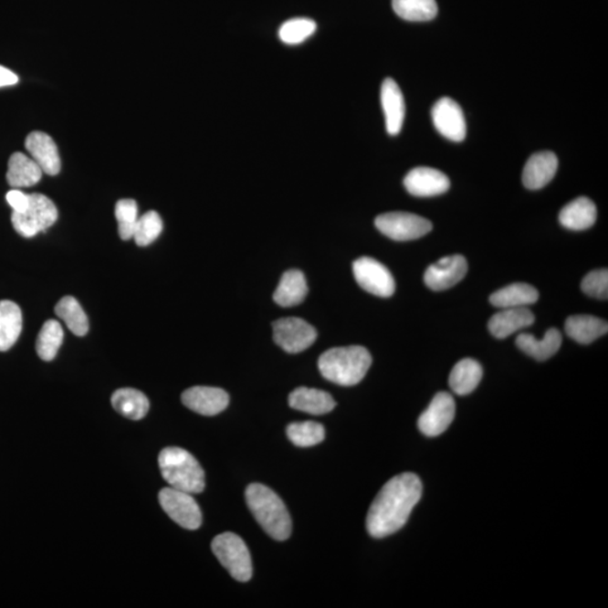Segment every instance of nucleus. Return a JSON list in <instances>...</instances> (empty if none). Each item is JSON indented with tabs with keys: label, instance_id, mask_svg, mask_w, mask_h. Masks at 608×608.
<instances>
[{
	"label": "nucleus",
	"instance_id": "1",
	"mask_svg": "<svg viewBox=\"0 0 608 608\" xmlns=\"http://www.w3.org/2000/svg\"><path fill=\"white\" fill-rule=\"evenodd\" d=\"M422 494V481L414 473H403L389 480L375 497L366 518L371 537L383 539L402 529Z\"/></svg>",
	"mask_w": 608,
	"mask_h": 608
},
{
	"label": "nucleus",
	"instance_id": "2",
	"mask_svg": "<svg viewBox=\"0 0 608 608\" xmlns=\"http://www.w3.org/2000/svg\"><path fill=\"white\" fill-rule=\"evenodd\" d=\"M371 364L370 351L362 346L336 347L325 351L318 361L323 378L342 387L360 383Z\"/></svg>",
	"mask_w": 608,
	"mask_h": 608
},
{
	"label": "nucleus",
	"instance_id": "3",
	"mask_svg": "<svg viewBox=\"0 0 608 608\" xmlns=\"http://www.w3.org/2000/svg\"><path fill=\"white\" fill-rule=\"evenodd\" d=\"M246 501L254 518L270 538L286 540L292 532V520L283 500L268 487L253 484L246 489Z\"/></svg>",
	"mask_w": 608,
	"mask_h": 608
},
{
	"label": "nucleus",
	"instance_id": "4",
	"mask_svg": "<svg viewBox=\"0 0 608 608\" xmlns=\"http://www.w3.org/2000/svg\"><path fill=\"white\" fill-rule=\"evenodd\" d=\"M159 467L163 479L173 489L195 495L205 488V475L200 463L183 448H163L159 455Z\"/></svg>",
	"mask_w": 608,
	"mask_h": 608
},
{
	"label": "nucleus",
	"instance_id": "5",
	"mask_svg": "<svg viewBox=\"0 0 608 608\" xmlns=\"http://www.w3.org/2000/svg\"><path fill=\"white\" fill-rule=\"evenodd\" d=\"M212 551L236 581L246 582L253 576L252 558L244 540L226 532L212 540Z\"/></svg>",
	"mask_w": 608,
	"mask_h": 608
},
{
	"label": "nucleus",
	"instance_id": "6",
	"mask_svg": "<svg viewBox=\"0 0 608 608\" xmlns=\"http://www.w3.org/2000/svg\"><path fill=\"white\" fill-rule=\"evenodd\" d=\"M58 219V210L49 197L43 194L30 195L28 207L22 214L13 212L12 224L14 229L24 238H32L42 231L50 228L56 224Z\"/></svg>",
	"mask_w": 608,
	"mask_h": 608
},
{
	"label": "nucleus",
	"instance_id": "7",
	"mask_svg": "<svg viewBox=\"0 0 608 608\" xmlns=\"http://www.w3.org/2000/svg\"><path fill=\"white\" fill-rule=\"evenodd\" d=\"M375 226L381 234L397 241L422 238L431 233L432 222L408 212H389L375 219Z\"/></svg>",
	"mask_w": 608,
	"mask_h": 608
},
{
	"label": "nucleus",
	"instance_id": "8",
	"mask_svg": "<svg viewBox=\"0 0 608 608\" xmlns=\"http://www.w3.org/2000/svg\"><path fill=\"white\" fill-rule=\"evenodd\" d=\"M274 341L289 354L306 351L317 340V331L300 318H283L273 323Z\"/></svg>",
	"mask_w": 608,
	"mask_h": 608
},
{
	"label": "nucleus",
	"instance_id": "9",
	"mask_svg": "<svg viewBox=\"0 0 608 608\" xmlns=\"http://www.w3.org/2000/svg\"><path fill=\"white\" fill-rule=\"evenodd\" d=\"M162 509L173 522L186 529L194 530L202 524V511L188 492L168 487L159 494Z\"/></svg>",
	"mask_w": 608,
	"mask_h": 608
},
{
	"label": "nucleus",
	"instance_id": "10",
	"mask_svg": "<svg viewBox=\"0 0 608 608\" xmlns=\"http://www.w3.org/2000/svg\"><path fill=\"white\" fill-rule=\"evenodd\" d=\"M356 282L366 292L381 298H389L395 291L393 274L378 260L371 257H361L353 264Z\"/></svg>",
	"mask_w": 608,
	"mask_h": 608
},
{
	"label": "nucleus",
	"instance_id": "11",
	"mask_svg": "<svg viewBox=\"0 0 608 608\" xmlns=\"http://www.w3.org/2000/svg\"><path fill=\"white\" fill-rule=\"evenodd\" d=\"M456 417V402L447 393H439L418 419V428L424 435H442Z\"/></svg>",
	"mask_w": 608,
	"mask_h": 608
},
{
	"label": "nucleus",
	"instance_id": "12",
	"mask_svg": "<svg viewBox=\"0 0 608 608\" xmlns=\"http://www.w3.org/2000/svg\"><path fill=\"white\" fill-rule=\"evenodd\" d=\"M434 125L439 133L452 142H461L466 135L465 114L460 105L448 98L436 101L432 110Z\"/></svg>",
	"mask_w": 608,
	"mask_h": 608
},
{
	"label": "nucleus",
	"instance_id": "13",
	"mask_svg": "<svg viewBox=\"0 0 608 608\" xmlns=\"http://www.w3.org/2000/svg\"><path fill=\"white\" fill-rule=\"evenodd\" d=\"M466 273V259L461 255H452L431 265L425 273L424 281L433 291H444L456 286Z\"/></svg>",
	"mask_w": 608,
	"mask_h": 608
},
{
	"label": "nucleus",
	"instance_id": "14",
	"mask_svg": "<svg viewBox=\"0 0 608 608\" xmlns=\"http://www.w3.org/2000/svg\"><path fill=\"white\" fill-rule=\"evenodd\" d=\"M404 184L410 194L419 197L441 195L451 183L446 173L431 167L414 168L404 177Z\"/></svg>",
	"mask_w": 608,
	"mask_h": 608
},
{
	"label": "nucleus",
	"instance_id": "15",
	"mask_svg": "<svg viewBox=\"0 0 608 608\" xmlns=\"http://www.w3.org/2000/svg\"><path fill=\"white\" fill-rule=\"evenodd\" d=\"M188 409L203 416H215L228 407L229 395L225 390L212 387H193L182 394Z\"/></svg>",
	"mask_w": 608,
	"mask_h": 608
},
{
	"label": "nucleus",
	"instance_id": "16",
	"mask_svg": "<svg viewBox=\"0 0 608 608\" xmlns=\"http://www.w3.org/2000/svg\"><path fill=\"white\" fill-rule=\"evenodd\" d=\"M26 148L43 173L50 176L59 173L61 168L59 152L50 135L41 131L28 134Z\"/></svg>",
	"mask_w": 608,
	"mask_h": 608
},
{
	"label": "nucleus",
	"instance_id": "17",
	"mask_svg": "<svg viewBox=\"0 0 608 608\" xmlns=\"http://www.w3.org/2000/svg\"><path fill=\"white\" fill-rule=\"evenodd\" d=\"M558 158L551 152L530 156L523 171V184L529 190H540L553 180L558 171Z\"/></svg>",
	"mask_w": 608,
	"mask_h": 608
},
{
	"label": "nucleus",
	"instance_id": "18",
	"mask_svg": "<svg viewBox=\"0 0 608 608\" xmlns=\"http://www.w3.org/2000/svg\"><path fill=\"white\" fill-rule=\"evenodd\" d=\"M381 103L385 117V125L390 135L402 131L405 108L402 90L393 79H387L381 87Z\"/></svg>",
	"mask_w": 608,
	"mask_h": 608
},
{
	"label": "nucleus",
	"instance_id": "19",
	"mask_svg": "<svg viewBox=\"0 0 608 608\" xmlns=\"http://www.w3.org/2000/svg\"><path fill=\"white\" fill-rule=\"evenodd\" d=\"M534 320L533 312L526 307L507 308L491 317L488 328L492 336L504 340L523 328L532 326Z\"/></svg>",
	"mask_w": 608,
	"mask_h": 608
},
{
	"label": "nucleus",
	"instance_id": "20",
	"mask_svg": "<svg viewBox=\"0 0 608 608\" xmlns=\"http://www.w3.org/2000/svg\"><path fill=\"white\" fill-rule=\"evenodd\" d=\"M289 407L310 414H325L336 407L334 398L326 391L298 388L288 395Z\"/></svg>",
	"mask_w": 608,
	"mask_h": 608
},
{
	"label": "nucleus",
	"instance_id": "21",
	"mask_svg": "<svg viewBox=\"0 0 608 608\" xmlns=\"http://www.w3.org/2000/svg\"><path fill=\"white\" fill-rule=\"evenodd\" d=\"M597 219V209L595 203L582 196L568 203L559 215V221L564 228L582 231L591 228L595 225Z\"/></svg>",
	"mask_w": 608,
	"mask_h": 608
},
{
	"label": "nucleus",
	"instance_id": "22",
	"mask_svg": "<svg viewBox=\"0 0 608 608\" xmlns=\"http://www.w3.org/2000/svg\"><path fill=\"white\" fill-rule=\"evenodd\" d=\"M562 344V335L556 328L545 332L542 340H538L530 334H520L516 338V345L533 359L543 362L552 357Z\"/></svg>",
	"mask_w": 608,
	"mask_h": 608
},
{
	"label": "nucleus",
	"instance_id": "23",
	"mask_svg": "<svg viewBox=\"0 0 608 608\" xmlns=\"http://www.w3.org/2000/svg\"><path fill=\"white\" fill-rule=\"evenodd\" d=\"M308 294L306 277L299 269H289L283 274L274 292V301L278 306L289 308L303 302Z\"/></svg>",
	"mask_w": 608,
	"mask_h": 608
},
{
	"label": "nucleus",
	"instance_id": "24",
	"mask_svg": "<svg viewBox=\"0 0 608 608\" xmlns=\"http://www.w3.org/2000/svg\"><path fill=\"white\" fill-rule=\"evenodd\" d=\"M42 169L32 158L22 152L13 153L8 162L7 182L12 187H30L42 178Z\"/></svg>",
	"mask_w": 608,
	"mask_h": 608
},
{
	"label": "nucleus",
	"instance_id": "25",
	"mask_svg": "<svg viewBox=\"0 0 608 608\" xmlns=\"http://www.w3.org/2000/svg\"><path fill=\"white\" fill-rule=\"evenodd\" d=\"M539 300V291L529 284L514 283L491 294L492 306L499 309L524 308Z\"/></svg>",
	"mask_w": 608,
	"mask_h": 608
},
{
	"label": "nucleus",
	"instance_id": "26",
	"mask_svg": "<svg viewBox=\"0 0 608 608\" xmlns=\"http://www.w3.org/2000/svg\"><path fill=\"white\" fill-rule=\"evenodd\" d=\"M607 330L605 320L590 315L571 316L566 321L567 335L579 344H591L597 338L606 335Z\"/></svg>",
	"mask_w": 608,
	"mask_h": 608
},
{
	"label": "nucleus",
	"instance_id": "27",
	"mask_svg": "<svg viewBox=\"0 0 608 608\" xmlns=\"http://www.w3.org/2000/svg\"><path fill=\"white\" fill-rule=\"evenodd\" d=\"M23 316L16 302L0 301V351L11 350L21 335Z\"/></svg>",
	"mask_w": 608,
	"mask_h": 608
},
{
	"label": "nucleus",
	"instance_id": "28",
	"mask_svg": "<svg viewBox=\"0 0 608 608\" xmlns=\"http://www.w3.org/2000/svg\"><path fill=\"white\" fill-rule=\"evenodd\" d=\"M481 365L472 359H465L453 368L448 383L458 395H466L473 393L482 379Z\"/></svg>",
	"mask_w": 608,
	"mask_h": 608
},
{
	"label": "nucleus",
	"instance_id": "29",
	"mask_svg": "<svg viewBox=\"0 0 608 608\" xmlns=\"http://www.w3.org/2000/svg\"><path fill=\"white\" fill-rule=\"evenodd\" d=\"M113 408L122 416L140 421L149 412V400L142 393L135 389H120L112 395Z\"/></svg>",
	"mask_w": 608,
	"mask_h": 608
},
{
	"label": "nucleus",
	"instance_id": "30",
	"mask_svg": "<svg viewBox=\"0 0 608 608\" xmlns=\"http://www.w3.org/2000/svg\"><path fill=\"white\" fill-rule=\"evenodd\" d=\"M56 315L66 322L72 334L81 337L89 332V318L75 298H62L57 304Z\"/></svg>",
	"mask_w": 608,
	"mask_h": 608
},
{
	"label": "nucleus",
	"instance_id": "31",
	"mask_svg": "<svg viewBox=\"0 0 608 608\" xmlns=\"http://www.w3.org/2000/svg\"><path fill=\"white\" fill-rule=\"evenodd\" d=\"M393 11L409 22H427L437 16L436 0H393Z\"/></svg>",
	"mask_w": 608,
	"mask_h": 608
},
{
	"label": "nucleus",
	"instance_id": "32",
	"mask_svg": "<svg viewBox=\"0 0 608 608\" xmlns=\"http://www.w3.org/2000/svg\"><path fill=\"white\" fill-rule=\"evenodd\" d=\"M64 341V330L59 321L47 320L38 332L37 340V355L43 361H52Z\"/></svg>",
	"mask_w": 608,
	"mask_h": 608
},
{
	"label": "nucleus",
	"instance_id": "33",
	"mask_svg": "<svg viewBox=\"0 0 608 608\" xmlns=\"http://www.w3.org/2000/svg\"><path fill=\"white\" fill-rule=\"evenodd\" d=\"M287 434L289 441L299 447L317 446L325 439V428L321 424L315 422L288 425Z\"/></svg>",
	"mask_w": 608,
	"mask_h": 608
},
{
	"label": "nucleus",
	"instance_id": "34",
	"mask_svg": "<svg viewBox=\"0 0 608 608\" xmlns=\"http://www.w3.org/2000/svg\"><path fill=\"white\" fill-rule=\"evenodd\" d=\"M317 30V24L309 18H293L283 24L278 36L288 46L300 45Z\"/></svg>",
	"mask_w": 608,
	"mask_h": 608
},
{
	"label": "nucleus",
	"instance_id": "35",
	"mask_svg": "<svg viewBox=\"0 0 608 608\" xmlns=\"http://www.w3.org/2000/svg\"><path fill=\"white\" fill-rule=\"evenodd\" d=\"M162 231V220L161 215L154 211H149L146 215L140 216L135 225L133 239L140 247L153 243L161 236Z\"/></svg>",
	"mask_w": 608,
	"mask_h": 608
},
{
	"label": "nucleus",
	"instance_id": "36",
	"mask_svg": "<svg viewBox=\"0 0 608 608\" xmlns=\"http://www.w3.org/2000/svg\"><path fill=\"white\" fill-rule=\"evenodd\" d=\"M115 216L118 220L121 239L133 238L134 228L139 220L137 202L131 199L119 201L115 206Z\"/></svg>",
	"mask_w": 608,
	"mask_h": 608
},
{
	"label": "nucleus",
	"instance_id": "37",
	"mask_svg": "<svg viewBox=\"0 0 608 608\" xmlns=\"http://www.w3.org/2000/svg\"><path fill=\"white\" fill-rule=\"evenodd\" d=\"M582 291L587 296L607 300L608 298V270L605 268L592 270L582 279Z\"/></svg>",
	"mask_w": 608,
	"mask_h": 608
},
{
	"label": "nucleus",
	"instance_id": "38",
	"mask_svg": "<svg viewBox=\"0 0 608 608\" xmlns=\"http://www.w3.org/2000/svg\"><path fill=\"white\" fill-rule=\"evenodd\" d=\"M6 200L8 204L12 206L13 212L16 214H22L28 207L30 203V195L26 194L19 190H12L7 193Z\"/></svg>",
	"mask_w": 608,
	"mask_h": 608
},
{
	"label": "nucleus",
	"instance_id": "39",
	"mask_svg": "<svg viewBox=\"0 0 608 608\" xmlns=\"http://www.w3.org/2000/svg\"><path fill=\"white\" fill-rule=\"evenodd\" d=\"M18 83V77L13 71L0 66V89Z\"/></svg>",
	"mask_w": 608,
	"mask_h": 608
}]
</instances>
